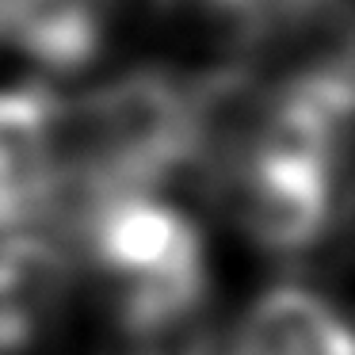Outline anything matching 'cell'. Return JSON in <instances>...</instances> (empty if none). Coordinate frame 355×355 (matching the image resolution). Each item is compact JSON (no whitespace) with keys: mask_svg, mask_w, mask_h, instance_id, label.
<instances>
[{"mask_svg":"<svg viewBox=\"0 0 355 355\" xmlns=\"http://www.w3.org/2000/svg\"><path fill=\"white\" fill-rule=\"evenodd\" d=\"M80 230L134 336L157 340L199 313L207 294L202 241L180 210L153 195H119Z\"/></svg>","mask_w":355,"mask_h":355,"instance_id":"1","label":"cell"},{"mask_svg":"<svg viewBox=\"0 0 355 355\" xmlns=\"http://www.w3.org/2000/svg\"><path fill=\"white\" fill-rule=\"evenodd\" d=\"M245 230L271 252H302L329 225L332 172L245 157L233 168Z\"/></svg>","mask_w":355,"mask_h":355,"instance_id":"2","label":"cell"},{"mask_svg":"<svg viewBox=\"0 0 355 355\" xmlns=\"http://www.w3.org/2000/svg\"><path fill=\"white\" fill-rule=\"evenodd\" d=\"M107 0H8V39L39 65L77 73L96 58Z\"/></svg>","mask_w":355,"mask_h":355,"instance_id":"3","label":"cell"},{"mask_svg":"<svg viewBox=\"0 0 355 355\" xmlns=\"http://www.w3.org/2000/svg\"><path fill=\"white\" fill-rule=\"evenodd\" d=\"M58 100L35 88L0 92V195L39 214L50 191V126Z\"/></svg>","mask_w":355,"mask_h":355,"instance_id":"4","label":"cell"},{"mask_svg":"<svg viewBox=\"0 0 355 355\" xmlns=\"http://www.w3.org/2000/svg\"><path fill=\"white\" fill-rule=\"evenodd\" d=\"M8 0H0V39H8Z\"/></svg>","mask_w":355,"mask_h":355,"instance_id":"5","label":"cell"}]
</instances>
